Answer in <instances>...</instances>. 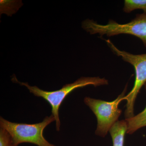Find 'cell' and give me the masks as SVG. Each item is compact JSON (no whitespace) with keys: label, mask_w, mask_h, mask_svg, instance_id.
<instances>
[{"label":"cell","mask_w":146,"mask_h":146,"mask_svg":"<svg viewBox=\"0 0 146 146\" xmlns=\"http://www.w3.org/2000/svg\"><path fill=\"white\" fill-rule=\"evenodd\" d=\"M127 87L126 86L122 93L113 101H105L89 97L84 98V103L89 106L96 117L98 125L96 134L98 136L105 137L112 126L118 121L122 113L121 110L119 108V105L124 100Z\"/></svg>","instance_id":"5b68a950"},{"label":"cell","mask_w":146,"mask_h":146,"mask_svg":"<svg viewBox=\"0 0 146 146\" xmlns=\"http://www.w3.org/2000/svg\"><path fill=\"white\" fill-rule=\"evenodd\" d=\"M106 42L114 54L121 58L124 61L133 65L135 69L136 76L133 89L124 98V100L127 101L125 116L126 119H129L134 116V105L136 97L146 82V53L132 54L119 49L109 39L106 40Z\"/></svg>","instance_id":"277c9868"},{"label":"cell","mask_w":146,"mask_h":146,"mask_svg":"<svg viewBox=\"0 0 146 146\" xmlns=\"http://www.w3.org/2000/svg\"><path fill=\"white\" fill-rule=\"evenodd\" d=\"M136 9H142L146 14V0H125L123 10L129 13Z\"/></svg>","instance_id":"ba28073f"},{"label":"cell","mask_w":146,"mask_h":146,"mask_svg":"<svg viewBox=\"0 0 146 146\" xmlns=\"http://www.w3.org/2000/svg\"><path fill=\"white\" fill-rule=\"evenodd\" d=\"M11 80L14 83L26 86L30 92L35 96L43 98L49 104L52 108V115H53L55 119L56 130L58 131L60 130V127L59 108L61 104L69 94L76 89L88 85H93L97 87L108 84V80L105 78H100L99 77H82L73 83L65 84L59 90L48 91L42 90L35 86H30L27 82H21L18 81L15 76L12 78Z\"/></svg>","instance_id":"6da1fadb"},{"label":"cell","mask_w":146,"mask_h":146,"mask_svg":"<svg viewBox=\"0 0 146 146\" xmlns=\"http://www.w3.org/2000/svg\"><path fill=\"white\" fill-rule=\"evenodd\" d=\"M146 91V82L145 83ZM127 123V133L131 134L141 128L146 126V106L142 112L132 117L126 119Z\"/></svg>","instance_id":"52a82bcc"},{"label":"cell","mask_w":146,"mask_h":146,"mask_svg":"<svg viewBox=\"0 0 146 146\" xmlns=\"http://www.w3.org/2000/svg\"><path fill=\"white\" fill-rule=\"evenodd\" d=\"M0 146H14L10 133L1 127L0 129Z\"/></svg>","instance_id":"9c48e42d"},{"label":"cell","mask_w":146,"mask_h":146,"mask_svg":"<svg viewBox=\"0 0 146 146\" xmlns=\"http://www.w3.org/2000/svg\"><path fill=\"white\" fill-rule=\"evenodd\" d=\"M125 120L118 121L109 130L112 137L113 146H124L125 136L127 131Z\"/></svg>","instance_id":"8992f818"},{"label":"cell","mask_w":146,"mask_h":146,"mask_svg":"<svg viewBox=\"0 0 146 146\" xmlns=\"http://www.w3.org/2000/svg\"><path fill=\"white\" fill-rule=\"evenodd\" d=\"M54 121L55 119L52 115L46 117L42 122L31 124L11 122L1 117L0 125L10 133L14 146L23 143L38 146H56L48 142L43 135L45 128Z\"/></svg>","instance_id":"3957f363"},{"label":"cell","mask_w":146,"mask_h":146,"mask_svg":"<svg viewBox=\"0 0 146 146\" xmlns=\"http://www.w3.org/2000/svg\"><path fill=\"white\" fill-rule=\"evenodd\" d=\"M82 27L90 34H99L101 36H115L120 34L133 35L142 40L146 48V14H137L127 23H118L110 20L106 25L98 23L94 20L87 19L82 23Z\"/></svg>","instance_id":"7a4b0ae2"}]
</instances>
